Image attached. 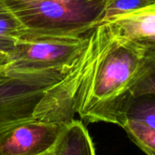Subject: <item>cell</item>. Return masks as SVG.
<instances>
[{"instance_id":"30bf717a","label":"cell","mask_w":155,"mask_h":155,"mask_svg":"<svg viewBox=\"0 0 155 155\" xmlns=\"http://www.w3.org/2000/svg\"><path fill=\"white\" fill-rule=\"evenodd\" d=\"M153 5H154L153 0H108L100 24L115 16L143 9Z\"/></svg>"},{"instance_id":"9a60e30c","label":"cell","mask_w":155,"mask_h":155,"mask_svg":"<svg viewBox=\"0 0 155 155\" xmlns=\"http://www.w3.org/2000/svg\"><path fill=\"white\" fill-rule=\"evenodd\" d=\"M153 4L155 5V0H153Z\"/></svg>"},{"instance_id":"7a4b0ae2","label":"cell","mask_w":155,"mask_h":155,"mask_svg":"<svg viewBox=\"0 0 155 155\" xmlns=\"http://www.w3.org/2000/svg\"><path fill=\"white\" fill-rule=\"evenodd\" d=\"M87 66L84 52L69 73L0 71V140L17 126L34 121L72 122Z\"/></svg>"},{"instance_id":"3957f363","label":"cell","mask_w":155,"mask_h":155,"mask_svg":"<svg viewBox=\"0 0 155 155\" xmlns=\"http://www.w3.org/2000/svg\"><path fill=\"white\" fill-rule=\"evenodd\" d=\"M108 0H4L25 28L37 35H83L96 27Z\"/></svg>"},{"instance_id":"52a82bcc","label":"cell","mask_w":155,"mask_h":155,"mask_svg":"<svg viewBox=\"0 0 155 155\" xmlns=\"http://www.w3.org/2000/svg\"><path fill=\"white\" fill-rule=\"evenodd\" d=\"M124 118V122H137L155 130V93L133 95L127 104Z\"/></svg>"},{"instance_id":"8992f818","label":"cell","mask_w":155,"mask_h":155,"mask_svg":"<svg viewBox=\"0 0 155 155\" xmlns=\"http://www.w3.org/2000/svg\"><path fill=\"white\" fill-rule=\"evenodd\" d=\"M105 24L111 33L134 41L145 50L155 49V5L115 16Z\"/></svg>"},{"instance_id":"7c38bea8","label":"cell","mask_w":155,"mask_h":155,"mask_svg":"<svg viewBox=\"0 0 155 155\" xmlns=\"http://www.w3.org/2000/svg\"><path fill=\"white\" fill-rule=\"evenodd\" d=\"M17 39L5 35H0V52L9 54L13 50Z\"/></svg>"},{"instance_id":"8fae6325","label":"cell","mask_w":155,"mask_h":155,"mask_svg":"<svg viewBox=\"0 0 155 155\" xmlns=\"http://www.w3.org/2000/svg\"><path fill=\"white\" fill-rule=\"evenodd\" d=\"M25 33V28L6 6L4 0H0V35L18 39Z\"/></svg>"},{"instance_id":"6da1fadb","label":"cell","mask_w":155,"mask_h":155,"mask_svg":"<svg viewBox=\"0 0 155 155\" xmlns=\"http://www.w3.org/2000/svg\"><path fill=\"white\" fill-rule=\"evenodd\" d=\"M88 51L76 114L86 123L103 122L122 127L145 49L114 35L105 24H100L90 33Z\"/></svg>"},{"instance_id":"4fadbf2b","label":"cell","mask_w":155,"mask_h":155,"mask_svg":"<svg viewBox=\"0 0 155 155\" xmlns=\"http://www.w3.org/2000/svg\"><path fill=\"white\" fill-rule=\"evenodd\" d=\"M11 63L12 61H11L9 54L0 52V71L6 69Z\"/></svg>"},{"instance_id":"ba28073f","label":"cell","mask_w":155,"mask_h":155,"mask_svg":"<svg viewBox=\"0 0 155 155\" xmlns=\"http://www.w3.org/2000/svg\"><path fill=\"white\" fill-rule=\"evenodd\" d=\"M122 128L129 138L147 155H155V130L143 124L126 120Z\"/></svg>"},{"instance_id":"5bb4252c","label":"cell","mask_w":155,"mask_h":155,"mask_svg":"<svg viewBox=\"0 0 155 155\" xmlns=\"http://www.w3.org/2000/svg\"><path fill=\"white\" fill-rule=\"evenodd\" d=\"M54 148H55V146H54ZM54 148H53L52 150H50V151L46 152L45 153L41 155H55V149H54Z\"/></svg>"},{"instance_id":"5b68a950","label":"cell","mask_w":155,"mask_h":155,"mask_svg":"<svg viewBox=\"0 0 155 155\" xmlns=\"http://www.w3.org/2000/svg\"><path fill=\"white\" fill-rule=\"evenodd\" d=\"M67 124L46 121L25 123L0 140V155L44 154L54 148Z\"/></svg>"},{"instance_id":"9c48e42d","label":"cell","mask_w":155,"mask_h":155,"mask_svg":"<svg viewBox=\"0 0 155 155\" xmlns=\"http://www.w3.org/2000/svg\"><path fill=\"white\" fill-rule=\"evenodd\" d=\"M155 93V49L145 50L141 72L133 89V95Z\"/></svg>"},{"instance_id":"277c9868","label":"cell","mask_w":155,"mask_h":155,"mask_svg":"<svg viewBox=\"0 0 155 155\" xmlns=\"http://www.w3.org/2000/svg\"><path fill=\"white\" fill-rule=\"evenodd\" d=\"M90 33L83 35H54L25 31L9 53L12 61L9 66L20 71L69 73L84 53Z\"/></svg>"}]
</instances>
